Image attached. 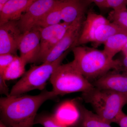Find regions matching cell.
Returning a JSON list of instances; mask_svg holds the SVG:
<instances>
[{
  "label": "cell",
  "mask_w": 127,
  "mask_h": 127,
  "mask_svg": "<svg viewBox=\"0 0 127 127\" xmlns=\"http://www.w3.org/2000/svg\"><path fill=\"white\" fill-rule=\"evenodd\" d=\"M63 0H36L28 8L17 23L23 33L35 27L37 23Z\"/></svg>",
  "instance_id": "cell-6"
},
{
  "label": "cell",
  "mask_w": 127,
  "mask_h": 127,
  "mask_svg": "<svg viewBox=\"0 0 127 127\" xmlns=\"http://www.w3.org/2000/svg\"><path fill=\"white\" fill-rule=\"evenodd\" d=\"M127 0H106V8H111L113 10L127 9Z\"/></svg>",
  "instance_id": "cell-23"
},
{
  "label": "cell",
  "mask_w": 127,
  "mask_h": 127,
  "mask_svg": "<svg viewBox=\"0 0 127 127\" xmlns=\"http://www.w3.org/2000/svg\"><path fill=\"white\" fill-rule=\"evenodd\" d=\"M110 21L102 15L92 10L88 12L86 18L83 24L81 34L76 46L91 42L92 43L95 32L101 25Z\"/></svg>",
  "instance_id": "cell-11"
},
{
  "label": "cell",
  "mask_w": 127,
  "mask_h": 127,
  "mask_svg": "<svg viewBox=\"0 0 127 127\" xmlns=\"http://www.w3.org/2000/svg\"><path fill=\"white\" fill-rule=\"evenodd\" d=\"M57 96L52 91L45 89L36 95L22 94L0 98V121L7 127H33L40 107Z\"/></svg>",
  "instance_id": "cell-1"
},
{
  "label": "cell",
  "mask_w": 127,
  "mask_h": 127,
  "mask_svg": "<svg viewBox=\"0 0 127 127\" xmlns=\"http://www.w3.org/2000/svg\"><path fill=\"white\" fill-rule=\"evenodd\" d=\"M89 2H94L100 8H106V0H88Z\"/></svg>",
  "instance_id": "cell-27"
},
{
  "label": "cell",
  "mask_w": 127,
  "mask_h": 127,
  "mask_svg": "<svg viewBox=\"0 0 127 127\" xmlns=\"http://www.w3.org/2000/svg\"><path fill=\"white\" fill-rule=\"evenodd\" d=\"M63 0L37 23L35 27L44 28L61 23ZM34 27V28H35Z\"/></svg>",
  "instance_id": "cell-19"
},
{
  "label": "cell",
  "mask_w": 127,
  "mask_h": 127,
  "mask_svg": "<svg viewBox=\"0 0 127 127\" xmlns=\"http://www.w3.org/2000/svg\"><path fill=\"white\" fill-rule=\"evenodd\" d=\"M18 50L20 57L27 64L37 62L40 51V35L38 28H34L23 33Z\"/></svg>",
  "instance_id": "cell-8"
},
{
  "label": "cell",
  "mask_w": 127,
  "mask_h": 127,
  "mask_svg": "<svg viewBox=\"0 0 127 127\" xmlns=\"http://www.w3.org/2000/svg\"><path fill=\"white\" fill-rule=\"evenodd\" d=\"M77 101H68L63 103L53 115L58 122L68 127L75 126L80 118V112Z\"/></svg>",
  "instance_id": "cell-14"
},
{
  "label": "cell",
  "mask_w": 127,
  "mask_h": 127,
  "mask_svg": "<svg viewBox=\"0 0 127 127\" xmlns=\"http://www.w3.org/2000/svg\"><path fill=\"white\" fill-rule=\"evenodd\" d=\"M50 80L52 92L57 96L78 92L82 93L94 87L82 75L73 61L58 66Z\"/></svg>",
  "instance_id": "cell-4"
},
{
  "label": "cell",
  "mask_w": 127,
  "mask_h": 127,
  "mask_svg": "<svg viewBox=\"0 0 127 127\" xmlns=\"http://www.w3.org/2000/svg\"><path fill=\"white\" fill-rule=\"evenodd\" d=\"M95 87L120 93H127V72L113 70L96 79L93 83Z\"/></svg>",
  "instance_id": "cell-10"
},
{
  "label": "cell",
  "mask_w": 127,
  "mask_h": 127,
  "mask_svg": "<svg viewBox=\"0 0 127 127\" xmlns=\"http://www.w3.org/2000/svg\"><path fill=\"white\" fill-rule=\"evenodd\" d=\"M70 50L59 58L51 62H44L39 66H31L22 77L12 88L9 96L22 95L35 89L43 91L47 82L56 68L63 61Z\"/></svg>",
  "instance_id": "cell-5"
},
{
  "label": "cell",
  "mask_w": 127,
  "mask_h": 127,
  "mask_svg": "<svg viewBox=\"0 0 127 127\" xmlns=\"http://www.w3.org/2000/svg\"><path fill=\"white\" fill-rule=\"evenodd\" d=\"M126 32L115 23L109 21L100 26L95 32L92 43L97 47L104 42L110 37L119 32Z\"/></svg>",
  "instance_id": "cell-16"
},
{
  "label": "cell",
  "mask_w": 127,
  "mask_h": 127,
  "mask_svg": "<svg viewBox=\"0 0 127 127\" xmlns=\"http://www.w3.org/2000/svg\"><path fill=\"white\" fill-rule=\"evenodd\" d=\"M127 43V33L119 32L113 35L104 43L103 50L111 59L119 52L122 51Z\"/></svg>",
  "instance_id": "cell-17"
},
{
  "label": "cell",
  "mask_w": 127,
  "mask_h": 127,
  "mask_svg": "<svg viewBox=\"0 0 127 127\" xmlns=\"http://www.w3.org/2000/svg\"><path fill=\"white\" fill-rule=\"evenodd\" d=\"M123 56H127V43L122 51Z\"/></svg>",
  "instance_id": "cell-29"
},
{
  "label": "cell",
  "mask_w": 127,
  "mask_h": 127,
  "mask_svg": "<svg viewBox=\"0 0 127 127\" xmlns=\"http://www.w3.org/2000/svg\"><path fill=\"white\" fill-rule=\"evenodd\" d=\"M83 20L72 23L65 34L48 54L42 63L54 61L67 51L76 46L81 32Z\"/></svg>",
  "instance_id": "cell-7"
},
{
  "label": "cell",
  "mask_w": 127,
  "mask_h": 127,
  "mask_svg": "<svg viewBox=\"0 0 127 127\" xmlns=\"http://www.w3.org/2000/svg\"><path fill=\"white\" fill-rule=\"evenodd\" d=\"M115 123L120 127H127V115L122 111L118 117Z\"/></svg>",
  "instance_id": "cell-25"
},
{
  "label": "cell",
  "mask_w": 127,
  "mask_h": 127,
  "mask_svg": "<svg viewBox=\"0 0 127 127\" xmlns=\"http://www.w3.org/2000/svg\"><path fill=\"white\" fill-rule=\"evenodd\" d=\"M120 59L121 66V71L127 72V56H123Z\"/></svg>",
  "instance_id": "cell-26"
},
{
  "label": "cell",
  "mask_w": 127,
  "mask_h": 127,
  "mask_svg": "<svg viewBox=\"0 0 127 127\" xmlns=\"http://www.w3.org/2000/svg\"><path fill=\"white\" fill-rule=\"evenodd\" d=\"M78 103L80 112V118L77 127H112L111 124Z\"/></svg>",
  "instance_id": "cell-15"
},
{
  "label": "cell",
  "mask_w": 127,
  "mask_h": 127,
  "mask_svg": "<svg viewBox=\"0 0 127 127\" xmlns=\"http://www.w3.org/2000/svg\"><path fill=\"white\" fill-rule=\"evenodd\" d=\"M17 56L11 54L0 55V75L3 74L5 70L14 61Z\"/></svg>",
  "instance_id": "cell-22"
},
{
  "label": "cell",
  "mask_w": 127,
  "mask_h": 127,
  "mask_svg": "<svg viewBox=\"0 0 127 127\" xmlns=\"http://www.w3.org/2000/svg\"><path fill=\"white\" fill-rule=\"evenodd\" d=\"M72 51L73 61L90 82L95 81L111 70L121 71L120 59H111L103 50L80 45L73 48Z\"/></svg>",
  "instance_id": "cell-2"
},
{
  "label": "cell",
  "mask_w": 127,
  "mask_h": 127,
  "mask_svg": "<svg viewBox=\"0 0 127 127\" xmlns=\"http://www.w3.org/2000/svg\"><path fill=\"white\" fill-rule=\"evenodd\" d=\"M36 0H10L0 10V25L18 21L29 6Z\"/></svg>",
  "instance_id": "cell-12"
},
{
  "label": "cell",
  "mask_w": 127,
  "mask_h": 127,
  "mask_svg": "<svg viewBox=\"0 0 127 127\" xmlns=\"http://www.w3.org/2000/svg\"><path fill=\"white\" fill-rule=\"evenodd\" d=\"M88 0H64L61 9L62 20L72 23L84 19Z\"/></svg>",
  "instance_id": "cell-13"
},
{
  "label": "cell",
  "mask_w": 127,
  "mask_h": 127,
  "mask_svg": "<svg viewBox=\"0 0 127 127\" xmlns=\"http://www.w3.org/2000/svg\"><path fill=\"white\" fill-rule=\"evenodd\" d=\"M82 98L92 105L95 112L107 122L111 124L122 112L127 104V93H120L94 87L82 93Z\"/></svg>",
  "instance_id": "cell-3"
},
{
  "label": "cell",
  "mask_w": 127,
  "mask_h": 127,
  "mask_svg": "<svg viewBox=\"0 0 127 127\" xmlns=\"http://www.w3.org/2000/svg\"><path fill=\"white\" fill-rule=\"evenodd\" d=\"M0 127H7L1 121H0Z\"/></svg>",
  "instance_id": "cell-30"
},
{
  "label": "cell",
  "mask_w": 127,
  "mask_h": 127,
  "mask_svg": "<svg viewBox=\"0 0 127 127\" xmlns=\"http://www.w3.org/2000/svg\"><path fill=\"white\" fill-rule=\"evenodd\" d=\"M35 124H40L43 127H67L58 122L53 115L48 114L37 115L34 122Z\"/></svg>",
  "instance_id": "cell-21"
},
{
  "label": "cell",
  "mask_w": 127,
  "mask_h": 127,
  "mask_svg": "<svg viewBox=\"0 0 127 127\" xmlns=\"http://www.w3.org/2000/svg\"><path fill=\"white\" fill-rule=\"evenodd\" d=\"M108 19L127 33V9L113 10L109 13Z\"/></svg>",
  "instance_id": "cell-20"
},
{
  "label": "cell",
  "mask_w": 127,
  "mask_h": 127,
  "mask_svg": "<svg viewBox=\"0 0 127 127\" xmlns=\"http://www.w3.org/2000/svg\"><path fill=\"white\" fill-rule=\"evenodd\" d=\"M27 63L20 57L17 56L14 61L6 69L1 76L6 80H14L22 76L26 72Z\"/></svg>",
  "instance_id": "cell-18"
},
{
  "label": "cell",
  "mask_w": 127,
  "mask_h": 127,
  "mask_svg": "<svg viewBox=\"0 0 127 127\" xmlns=\"http://www.w3.org/2000/svg\"><path fill=\"white\" fill-rule=\"evenodd\" d=\"M23 33L16 21L0 25V55H15Z\"/></svg>",
  "instance_id": "cell-9"
},
{
  "label": "cell",
  "mask_w": 127,
  "mask_h": 127,
  "mask_svg": "<svg viewBox=\"0 0 127 127\" xmlns=\"http://www.w3.org/2000/svg\"><path fill=\"white\" fill-rule=\"evenodd\" d=\"M10 0H0V10L1 9L6 3Z\"/></svg>",
  "instance_id": "cell-28"
},
{
  "label": "cell",
  "mask_w": 127,
  "mask_h": 127,
  "mask_svg": "<svg viewBox=\"0 0 127 127\" xmlns=\"http://www.w3.org/2000/svg\"><path fill=\"white\" fill-rule=\"evenodd\" d=\"M6 81L2 76H0V93L1 95H5L6 96H8L10 95V93Z\"/></svg>",
  "instance_id": "cell-24"
}]
</instances>
